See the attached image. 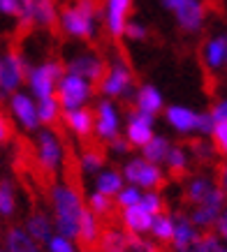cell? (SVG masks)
<instances>
[{"instance_id":"6da1fadb","label":"cell","mask_w":227,"mask_h":252,"mask_svg":"<svg viewBox=\"0 0 227 252\" xmlns=\"http://www.w3.org/2000/svg\"><path fill=\"white\" fill-rule=\"evenodd\" d=\"M49 201H51L53 234H61L70 241H76L79 218H81V211L86 206L79 190L70 183H53L49 190Z\"/></svg>"},{"instance_id":"7a4b0ae2","label":"cell","mask_w":227,"mask_h":252,"mask_svg":"<svg viewBox=\"0 0 227 252\" xmlns=\"http://www.w3.org/2000/svg\"><path fill=\"white\" fill-rule=\"evenodd\" d=\"M98 0H75L58 12V26L68 37L91 42L98 32Z\"/></svg>"},{"instance_id":"3957f363","label":"cell","mask_w":227,"mask_h":252,"mask_svg":"<svg viewBox=\"0 0 227 252\" xmlns=\"http://www.w3.org/2000/svg\"><path fill=\"white\" fill-rule=\"evenodd\" d=\"M100 93L105 99H112V102H125V99H132L137 88V79L135 72L123 58H116V61L107 63L105 77L100 79Z\"/></svg>"},{"instance_id":"277c9868","label":"cell","mask_w":227,"mask_h":252,"mask_svg":"<svg viewBox=\"0 0 227 252\" xmlns=\"http://www.w3.org/2000/svg\"><path fill=\"white\" fill-rule=\"evenodd\" d=\"M65 74V65L58 58H46V61L31 65L26 72V86L31 88V95L35 102L56 95V86Z\"/></svg>"},{"instance_id":"5b68a950","label":"cell","mask_w":227,"mask_h":252,"mask_svg":"<svg viewBox=\"0 0 227 252\" xmlns=\"http://www.w3.org/2000/svg\"><path fill=\"white\" fill-rule=\"evenodd\" d=\"M35 162L44 174H58L65 162V144L53 127H39L35 132Z\"/></svg>"},{"instance_id":"8992f818","label":"cell","mask_w":227,"mask_h":252,"mask_svg":"<svg viewBox=\"0 0 227 252\" xmlns=\"http://www.w3.org/2000/svg\"><path fill=\"white\" fill-rule=\"evenodd\" d=\"M121 176L128 185H135V188H139L142 192L160 190V188L167 183L162 167L146 162L142 155H132V158H128V160L123 162Z\"/></svg>"},{"instance_id":"52a82bcc","label":"cell","mask_w":227,"mask_h":252,"mask_svg":"<svg viewBox=\"0 0 227 252\" xmlns=\"http://www.w3.org/2000/svg\"><path fill=\"white\" fill-rule=\"evenodd\" d=\"M28 67L31 65L23 58V54L14 49L0 54V104H7V99L21 91V86L26 84Z\"/></svg>"},{"instance_id":"ba28073f","label":"cell","mask_w":227,"mask_h":252,"mask_svg":"<svg viewBox=\"0 0 227 252\" xmlns=\"http://www.w3.org/2000/svg\"><path fill=\"white\" fill-rule=\"evenodd\" d=\"M93 84H88L86 79L76 77V74H63V79L56 86V99L61 104V111H72V109L88 107V102L93 99Z\"/></svg>"},{"instance_id":"9c48e42d","label":"cell","mask_w":227,"mask_h":252,"mask_svg":"<svg viewBox=\"0 0 227 252\" xmlns=\"http://www.w3.org/2000/svg\"><path fill=\"white\" fill-rule=\"evenodd\" d=\"M123 132V116L121 109L112 99H98V104L93 109V134L102 141L109 144L112 139L121 137Z\"/></svg>"},{"instance_id":"30bf717a","label":"cell","mask_w":227,"mask_h":252,"mask_svg":"<svg viewBox=\"0 0 227 252\" xmlns=\"http://www.w3.org/2000/svg\"><path fill=\"white\" fill-rule=\"evenodd\" d=\"M225 206H227V197L223 194V190H220L218 185H216V188L206 194L204 201H199L197 206L190 208L188 218L202 234H204V231H213V227H216L220 213L225 211Z\"/></svg>"},{"instance_id":"8fae6325","label":"cell","mask_w":227,"mask_h":252,"mask_svg":"<svg viewBox=\"0 0 227 252\" xmlns=\"http://www.w3.org/2000/svg\"><path fill=\"white\" fill-rule=\"evenodd\" d=\"M202 231L190 222L186 211H174V234L169 241V252H199Z\"/></svg>"},{"instance_id":"7c38bea8","label":"cell","mask_w":227,"mask_h":252,"mask_svg":"<svg viewBox=\"0 0 227 252\" xmlns=\"http://www.w3.org/2000/svg\"><path fill=\"white\" fill-rule=\"evenodd\" d=\"M123 137L128 139V144L132 148H142L153 139L155 134V118L153 116H146L142 111H128L125 121H123Z\"/></svg>"},{"instance_id":"4fadbf2b","label":"cell","mask_w":227,"mask_h":252,"mask_svg":"<svg viewBox=\"0 0 227 252\" xmlns=\"http://www.w3.org/2000/svg\"><path fill=\"white\" fill-rule=\"evenodd\" d=\"M107 69V61L102 56L93 54V51H81V54L72 56L68 63H65V72L68 74H76V77L86 79L88 84H100V79L105 77Z\"/></svg>"},{"instance_id":"5bb4252c","label":"cell","mask_w":227,"mask_h":252,"mask_svg":"<svg viewBox=\"0 0 227 252\" xmlns=\"http://www.w3.org/2000/svg\"><path fill=\"white\" fill-rule=\"evenodd\" d=\"M199 58L206 72L211 74H227V32L211 35L202 42Z\"/></svg>"},{"instance_id":"9a60e30c","label":"cell","mask_w":227,"mask_h":252,"mask_svg":"<svg viewBox=\"0 0 227 252\" xmlns=\"http://www.w3.org/2000/svg\"><path fill=\"white\" fill-rule=\"evenodd\" d=\"M7 107H9V114L14 118L21 130L26 132H38L39 130V118H38V102L28 95V93H14L12 97L7 99Z\"/></svg>"},{"instance_id":"2e32d148","label":"cell","mask_w":227,"mask_h":252,"mask_svg":"<svg viewBox=\"0 0 227 252\" xmlns=\"http://www.w3.org/2000/svg\"><path fill=\"white\" fill-rule=\"evenodd\" d=\"M172 14L176 19L179 31L186 35H197L206 23V5L204 0H183Z\"/></svg>"},{"instance_id":"e0dca14e","label":"cell","mask_w":227,"mask_h":252,"mask_svg":"<svg viewBox=\"0 0 227 252\" xmlns=\"http://www.w3.org/2000/svg\"><path fill=\"white\" fill-rule=\"evenodd\" d=\"M165 123L181 137H197L199 130V111L186 107V104H169L162 111Z\"/></svg>"},{"instance_id":"ac0fdd59","label":"cell","mask_w":227,"mask_h":252,"mask_svg":"<svg viewBox=\"0 0 227 252\" xmlns=\"http://www.w3.org/2000/svg\"><path fill=\"white\" fill-rule=\"evenodd\" d=\"M132 0H105V28L112 39H121L125 23L130 21Z\"/></svg>"},{"instance_id":"d6986e66","label":"cell","mask_w":227,"mask_h":252,"mask_svg":"<svg viewBox=\"0 0 227 252\" xmlns=\"http://www.w3.org/2000/svg\"><path fill=\"white\" fill-rule=\"evenodd\" d=\"M132 99H135V111H142V114L153 116V118H158L167 107L162 93L158 91V86H153V84L137 86Z\"/></svg>"},{"instance_id":"ffe728a7","label":"cell","mask_w":227,"mask_h":252,"mask_svg":"<svg viewBox=\"0 0 227 252\" xmlns=\"http://www.w3.org/2000/svg\"><path fill=\"white\" fill-rule=\"evenodd\" d=\"M61 121L75 137L88 139L93 137V109L81 107L72 111H61Z\"/></svg>"},{"instance_id":"44dd1931","label":"cell","mask_w":227,"mask_h":252,"mask_svg":"<svg viewBox=\"0 0 227 252\" xmlns=\"http://www.w3.org/2000/svg\"><path fill=\"white\" fill-rule=\"evenodd\" d=\"M23 231L35 241L38 245H44L49 238L53 236V220L51 213H44V211H35L26 218V224H23Z\"/></svg>"},{"instance_id":"7402d4cb","label":"cell","mask_w":227,"mask_h":252,"mask_svg":"<svg viewBox=\"0 0 227 252\" xmlns=\"http://www.w3.org/2000/svg\"><path fill=\"white\" fill-rule=\"evenodd\" d=\"M153 215H149L144 208L139 206H128L121 208V227L132 236H146L149 234V227H151Z\"/></svg>"},{"instance_id":"603a6c76","label":"cell","mask_w":227,"mask_h":252,"mask_svg":"<svg viewBox=\"0 0 227 252\" xmlns=\"http://www.w3.org/2000/svg\"><path fill=\"white\" fill-rule=\"evenodd\" d=\"M216 188V178L209 174H195L190 176L188 181H186V188H183V199H186V204L190 206H197L199 201H204L206 194Z\"/></svg>"},{"instance_id":"cb8c5ba5","label":"cell","mask_w":227,"mask_h":252,"mask_svg":"<svg viewBox=\"0 0 227 252\" xmlns=\"http://www.w3.org/2000/svg\"><path fill=\"white\" fill-rule=\"evenodd\" d=\"M128 238H130V234L123 229V227L107 224V227H102V231H100L95 250L98 252H125V248H128Z\"/></svg>"},{"instance_id":"d4e9b609","label":"cell","mask_w":227,"mask_h":252,"mask_svg":"<svg viewBox=\"0 0 227 252\" xmlns=\"http://www.w3.org/2000/svg\"><path fill=\"white\" fill-rule=\"evenodd\" d=\"M100 231H102V220L98 215H93L88 208L83 206L81 218H79V231H76V241L83 245V248H95L100 238Z\"/></svg>"},{"instance_id":"484cf974","label":"cell","mask_w":227,"mask_h":252,"mask_svg":"<svg viewBox=\"0 0 227 252\" xmlns=\"http://www.w3.org/2000/svg\"><path fill=\"white\" fill-rule=\"evenodd\" d=\"M172 234H174V211H162V213L153 215L146 236L151 238L155 245H169Z\"/></svg>"},{"instance_id":"4316f807","label":"cell","mask_w":227,"mask_h":252,"mask_svg":"<svg viewBox=\"0 0 227 252\" xmlns=\"http://www.w3.org/2000/svg\"><path fill=\"white\" fill-rule=\"evenodd\" d=\"M125 185L121 176V169H102L100 174H95V183H93V192H98V194H105V197L114 199L121 188Z\"/></svg>"},{"instance_id":"83f0119b","label":"cell","mask_w":227,"mask_h":252,"mask_svg":"<svg viewBox=\"0 0 227 252\" xmlns=\"http://www.w3.org/2000/svg\"><path fill=\"white\" fill-rule=\"evenodd\" d=\"M190 153L188 148L181 144H172L169 146V151H167V158H165V164L167 171L174 176V178H183V176L190 171Z\"/></svg>"},{"instance_id":"f1b7e54d","label":"cell","mask_w":227,"mask_h":252,"mask_svg":"<svg viewBox=\"0 0 227 252\" xmlns=\"http://www.w3.org/2000/svg\"><path fill=\"white\" fill-rule=\"evenodd\" d=\"M5 252H42V245L35 243L23 227H9L5 231Z\"/></svg>"},{"instance_id":"f546056e","label":"cell","mask_w":227,"mask_h":252,"mask_svg":"<svg viewBox=\"0 0 227 252\" xmlns=\"http://www.w3.org/2000/svg\"><path fill=\"white\" fill-rule=\"evenodd\" d=\"M33 26L49 28V31L58 26L56 0H33Z\"/></svg>"},{"instance_id":"4dcf8cb0","label":"cell","mask_w":227,"mask_h":252,"mask_svg":"<svg viewBox=\"0 0 227 252\" xmlns=\"http://www.w3.org/2000/svg\"><path fill=\"white\" fill-rule=\"evenodd\" d=\"M169 146H172V141H169L165 134H158V132H155L151 141L139 148V155H142L146 162H151V164H158V167H162V162H165V158H167Z\"/></svg>"},{"instance_id":"1f68e13d","label":"cell","mask_w":227,"mask_h":252,"mask_svg":"<svg viewBox=\"0 0 227 252\" xmlns=\"http://www.w3.org/2000/svg\"><path fill=\"white\" fill-rule=\"evenodd\" d=\"M107 164V155L100 151V148H86L79 155V169H81L83 176H95L100 174Z\"/></svg>"},{"instance_id":"d6a6232c","label":"cell","mask_w":227,"mask_h":252,"mask_svg":"<svg viewBox=\"0 0 227 252\" xmlns=\"http://www.w3.org/2000/svg\"><path fill=\"white\" fill-rule=\"evenodd\" d=\"M16 213V188L9 178H0V218H12Z\"/></svg>"},{"instance_id":"836d02e7","label":"cell","mask_w":227,"mask_h":252,"mask_svg":"<svg viewBox=\"0 0 227 252\" xmlns=\"http://www.w3.org/2000/svg\"><path fill=\"white\" fill-rule=\"evenodd\" d=\"M38 118H39V127H51L53 123L61 121V104L56 95L38 102Z\"/></svg>"},{"instance_id":"e575fe53","label":"cell","mask_w":227,"mask_h":252,"mask_svg":"<svg viewBox=\"0 0 227 252\" xmlns=\"http://www.w3.org/2000/svg\"><path fill=\"white\" fill-rule=\"evenodd\" d=\"M86 208L91 211L93 215H98L100 220H107V218H112L114 208H116V204H114V199L105 197V194H98V192H91L88 197H86Z\"/></svg>"},{"instance_id":"d590c367","label":"cell","mask_w":227,"mask_h":252,"mask_svg":"<svg viewBox=\"0 0 227 252\" xmlns=\"http://www.w3.org/2000/svg\"><path fill=\"white\" fill-rule=\"evenodd\" d=\"M190 160H197L199 164H209V162L216 158V151H213L211 141H206V139H195L192 144H190Z\"/></svg>"},{"instance_id":"8d00e7d4","label":"cell","mask_w":227,"mask_h":252,"mask_svg":"<svg viewBox=\"0 0 227 252\" xmlns=\"http://www.w3.org/2000/svg\"><path fill=\"white\" fill-rule=\"evenodd\" d=\"M139 206L144 208V211H146L149 215H158V213H162V211H167V206H165V197L160 194V190L142 192Z\"/></svg>"},{"instance_id":"74e56055","label":"cell","mask_w":227,"mask_h":252,"mask_svg":"<svg viewBox=\"0 0 227 252\" xmlns=\"http://www.w3.org/2000/svg\"><path fill=\"white\" fill-rule=\"evenodd\" d=\"M139 199H142V190L139 188H135V185H123L121 192L114 197V204L118 208H128V206H137L139 204Z\"/></svg>"},{"instance_id":"f35d334b","label":"cell","mask_w":227,"mask_h":252,"mask_svg":"<svg viewBox=\"0 0 227 252\" xmlns=\"http://www.w3.org/2000/svg\"><path fill=\"white\" fill-rule=\"evenodd\" d=\"M209 139H211V146H213V151H216V155L227 160V123H216Z\"/></svg>"},{"instance_id":"ab89813d","label":"cell","mask_w":227,"mask_h":252,"mask_svg":"<svg viewBox=\"0 0 227 252\" xmlns=\"http://www.w3.org/2000/svg\"><path fill=\"white\" fill-rule=\"evenodd\" d=\"M199 252H227V245L216 231H204L199 238Z\"/></svg>"},{"instance_id":"60d3db41","label":"cell","mask_w":227,"mask_h":252,"mask_svg":"<svg viewBox=\"0 0 227 252\" xmlns=\"http://www.w3.org/2000/svg\"><path fill=\"white\" fill-rule=\"evenodd\" d=\"M123 37L128 39V42H144V39H149V28H146L144 23L135 21V19H130V21L125 23Z\"/></svg>"},{"instance_id":"b9f144b4","label":"cell","mask_w":227,"mask_h":252,"mask_svg":"<svg viewBox=\"0 0 227 252\" xmlns=\"http://www.w3.org/2000/svg\"><path fill=\"white\" fill-rule=\"evenodd\" d=\"M44 248H46V252H79L75 241H70V238L61 236V234H53L44 243Z\"/></svg>"},{"instance_id":"7bdbcfd3","label":"cell","mask_w":227,"mask_h":252,"mask_svg":"<svg viewBox=\"0 0 227 252\" xmlns=\"http://www.w3.org/2000/svg\"><path fill=\"white\" fill-rule=\"evenodd\" d=\"M155 248H158V245L153 243L149 236H132V234H130L125 252H153Z\"/></svg>"},{"instance_id":"ee69618b","label":"cell","mask_w":227,"mask_h":252,"mask_svg":"<svg viewBox=\"0 0 227 252\" xmlns=\"http://www.w3.org/2000/svg\"><path fill=\"white\" fill-rule=\"evenodd\" d=\"M109 153L112 155H116V158H130V151H132V146L128 144V139L123 137H116V139H112V141H109Z\"/></svg>"},{"instance_id":"f6af8a7d","label":"cell","mask_w":227,"mask_h":252,"mask_svg":"<svg viewBox=\"0 0 227 252\" xmlns=\"http://www.w3.org/2000/svg\"><path fill=\"white\" fill-rule=\"evenodd\" d=\"M213 123H227V97H220L213 102V107L209 109Z\"/></svg>"},{"instance_id":"bcb514c9","label":"cell","mask_w":227,"mask_h":252,"mask_svg":"<svg viewBox=\"0 0 227 252\" xmlns=\"http://www.w3.org/2000/svg\"><path fill=\"white\" fill-rule=\"evenodd\" d=\"M14 137V127H12V121H9L7 116L0 111V146H5L12 141Z\"/></svg>"},{"instance_id":"7dc6e473","label":"cell","mask_w":227,"mask_h":252,"mask_svg":"<svg viewBox=\"0 0 227 252\" xmlns=\"http://www.w3.org/2000/svg\"><path fill=\"white\" fill-rule=\"evenodd\" d=\"M0 14L12 16V19L19 21V16H21V12H19V2H16V0H0Z\"/></svg>"},{"instance_id":"c3c4849f","label":"cell","mask_w":227,"mask_h":252,"mask_svg":"<svg viewBox=\"0 0 227 252\" xmlns=\"http://www.w3.org/2000/svg\"><path fill=\"white\" fill-rule=\"evenodd\" d=\"M216 185H218L220 190H223V194L227 197V160L218 167V174H216Z\"/></svg>"},{"instance_id":"681fc988","label":"cell","mask_w":227,"mask_h":252,"mask_svg":"<svg viewBox=\"0 0 227 252\" xmlns=\"http://www.w3.org/2000/svg\"><path fill=\"white\" fill-rule=\"evenodd\" d=\"M213 231H216V234H218L220 238L227 236V206H225V211L220 213V218H218V222H216V227H213Z\"/></svg>"},{"instance_id":"f907efd6","label":"cell","mask_w":227,"mask_h":252,"mask_svg":"<svg viewBox=\"0 0 227 252\" xmlns=\"http://www.w3.org/2000/svg\"><path fill=\"white\" fill-rule=\"evenodd\" d=\"M160 2H162V7H165L167 12H174V9L181 5L183 0H160Z\"/></svg>"},{"instance_id":"816d5d0a","label":"cell","mask_w":227,"mask_h":252,"mask_svg":"<svg viewBox=\"0 0 227 252\" xmlns=\"http://www.w3.org/2000/svg\"><path fill=\"white\" fill-rule=\"evenodd\" d=\"M79 252H98V250H95V248H81Z\"/></svg>"},{"instance_id":"f5cc1de1","label":"cell","mask_w":227,"mask_h":252,"mask_svg":"<svg viewBox=\"0 0 227 252\" xmlns=\"http://www.w3.org/2000/svg\"><path fill=\"white\" fill-rule=\"evenodd\" d=\"M153 252H169V250H165V248H155Z\"/></svg>"},{"instance_id":"db71d44e","label":"cell","mask_w":227,"mask_h":252,"mask_svg":"<svg viewBox=\"0 0 227 252\" xmlns=\"http://www.w3.org/2000/svg\"><path fill=\"white\" fill-rule=\"evenodd\" d=\"M223 241H225V245H227V236H223Z\"/></svg>"},{"instance_id":"11a10c76","label":"cell","mask_w":227,"mask_h":252,"mask_svg":"<svg viewBox=\"0 0 227 252\" xmlns=\"http://www.w3.org/2000/svg\"><path fill=\"white\" fill-rule=\"evenodd\" d=\"M0 252H5V250H0Z\"/></svg>"}]
</instances>
